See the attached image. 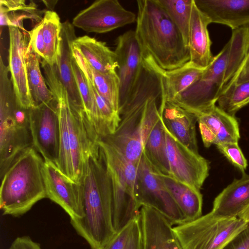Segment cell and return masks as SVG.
<instances>
[{
    "mask_svg": "<svg viewBox=\"0 0 249 249\" xmlns=\"http://www.w3.org/2000/svg\"><path fill=\"white\" fill-rule=\"evenodd\" d=\"M199 128L204 146L209 147L213 144H216V138L213 132L204 124L198 123Z\"/></svg>",
    "mask_w": 249,
    "mask_h": 249,
    "instance_id": "39",
    "label": "cell"
},
{
    "mask_svg": "<svg viewBox=\"0 0 249 249\" xmlns=\"http://www.w3.org/2000/svg\"><path fill=\"white\" fill-rule=\"evenodd\" d=\"M181 33L188 48L190 18L194 0H158Z\"/></svg>",
    "mask_w": 249,
    "mask_h": 249,
    "instance_id": "31",
    "label": "cell"
},
{
    "mask_svg": "<svg viewBox=\"0 0 249 249\" xmlns=\"http://www.w3.org/2000/svg\"><path fill=\"white\" fill-rule=\"evenodd\" d=\"M72 67L86 115L100 139L104 137L102 122L91 85L73 56Z\"/></svg>",
    "mask_w": 249,
    "mask_h": 249,
    "instance_id": "29",
    "label": "cell"
},
{
    "mask_svg": "<svg viewBox=\"0 0 249 249\" xmlns=\"http://www.w3.org/2000/svg\"><path fill=\"white\" fill-rule=\"evenodd\" d=\"M211 23L227 25L232 30L249 26V0H194Z\"/></svg>",
    "mask_w": 249,
    "mask_h": 249,
    "instance_id": "18",
    "label": "cell"
},
{
    "mask_svg": "<svg viewBox=\"0 0 249 249\" xmlns=\"http://www.w3.org/2000/svg\"><path fill=\"white\" fill-rule=\"evenodd\" d=\"M42 20L28 32L29 41L28 45L31 46L35 52L41 58H45V43L43 35Z\"/></svg>",
    "mask_w": 249,
    "mask_h": 249,
    "instance_id": "35",
    "label": "cell"
},
{
    "mask_svg": "<svg viewBox=\"0 0 249 249\" xmlns=\"http://www.w3.org/2000/svg\"><path fill=\"white\" fill-rule=\"evenodd\" d=\"M135 30L143 53L165 71L181 67L190 53L179 31L158 0H137Z\"/></svg>",
    "mask_w": 249,
    "mask_h": 249,
    "instance_id": "3",
    "label": "cell"
},
{
    "mask_svg": "<svg viewBox=\"0 0 249 249\" xmlns=\"http://www.w3.org/2000/svg\"><path fill=\"white\" fill-rule=\"evenodd\" d=\"M230 40L198 79L172 102L193 113L215 105L233 76L249 47V26L232 30Z\"/></svg>",
    "mask_w": 249,
    "mask_h": 249,
    "instance_id": "4",
    "label": "cell"
},
{
    "mask_svg": "<svg viewBox=\"0 0 249 249\" xmlns=\"http://www.w3.org/2000/svg\"><path fill=\"white\" fill-rule=\"evenodd\" d=\"M77 185L83 217L70 223L91 249H103L116 232L112 182L100 146L87 159Z\"/></svg>",
    "mask_w": 249,
    "mask_h": 249,
    "instance_id": "1",
    "label": "cell"
},
{
    "mask_svg": "<svg viewBox=\"0 0 249 249\" xmlns=\"http://www.w3.org/2000/svg\"><path fill=\"white\" fill-rule=\"evenodd\" d=\"M140 217L142 249H182L173 225L163 215L152 208L142 206Z\"/></svg>",
    "mask_w": 249,
    "mask_h": 249,
    "instance_id": "17",
    "label": "cell"
},
{
    "mask_svg": "<svg viewBox=\"0 0 249 249\" xmlns=\"http://www.w3.org/2000/svg\"><path fill=\"white\" fill-rule=\"evenodd\" d=\"M42 157L33 147L22 151L1 178L0 208L3 215L20 216L46 197Z\"/></svg>",
    "mask_w": 249,
    "mask_h": 249,
    "instance_id": "5",
    "label": "cell"
},
{
    "mask_svg": "<svg viewBox=\"0 0 249 249\" xmlns=\"http://www.w3.org/2000/svg\"><path fill=\"white\" fill-rule=\"evenodd\" d=\"M162 122L168 130L182 143L198 153L196 116L173 102L166 101L159 107Z\"/></svg>",
    "mask_w": 249,
    "mask_h": 249,
    "instance_id": "19",
    "label": "cell"
},
{
    "mask_svg": "<svg viewBox=\"0 0 249 249\" xmlns=\"http://www.w3.org/2000/svg\"><path fill=\"white\" fill-rule=\"evenodd\" d=\"M249 223L239 217H224L211 211L173 227L182 249H222Z\"/></svg>",
    "mask_w": 249,
    "mask_h": 249,
    "instance_id": "7",
    "label": "cell"
},
{
    "mask_svg": "<svg viewBox=\"0 0 249 249\" xmlns=\"http://www.w3.org/2000/svg\"><path fill=\"white\" fill-rule=\"evenodd\" d=\"M9 68L18 104L25 109L34 106L28 85L25 53L29 36L18 27L9 26Z\"/></svg>",
    "mask_w": 249,
    "mask_h": 249,
    "instance_id": "14",
    "label": "cell"
},
{
    "mask_svg": "<svg viewBox=\"0 0 249 249\" xmlns=\"http://www.w3.org/2000/svg\"><path fill=\"white\" fill-rule=\"evenodd\" d=\"M159 177L183 215L186 222L202 215L203 199L200 191L159 172Z\"/></svg>",
    "mask_w": 249,
    "mask_h": 249,
    "instance_id": "22",
    "label": "cell"
},
{
    "mask_svg": "<svg viewBox=\"0 0 249 249\" xmlns=\"http://www.w3.org/2000/svg\"><path fill=\"white\" fill-rule=\"evenodd\" d=\"M198 123L206 124L216 138L215 145L225 142H238L240 138L239 124L234 116L226 113L215 105L192 113Z\"/></svg>",
    "mask_w": 249,
    "mask_h": 249,
    "instance_id": "23",
    "label": "cell"
},
{
    "mask_svg": "<svg viewBox=\"0 0 249 249\" xmlns=\"http://www.w3.org/2000/svg\"><path fill=\"white\" fill-rule=\"evenodd\" d=\"M117 73L120 79V107L131 92L141 71L143 54L135 31L129 30L116 40Z\"/></svg>",
    "mask_w": 249,
    "mask_h": 249,
    "instance_id": "13",
    "label": "cell"
},
{
    "mask_svg": "<svg viewBox=\"0 0 249 249\" xmlns=\"http://www.w3.org/2000/svg\"><path fill=\"white\" fill-rule=\"evenodd\" d=\"M205 70L189 61L177 69L164 70L163 83L166 101H172L186 91L198 79Z\"/></svg>",
    "mask_w": 249,
    "mask_h": 249,
    "instance_id": "26",
    "label": "cell"
},
{
    "mask_svg": "<svg viewBox=\"0 0 249 249\" xmlns=\"http://www.w3.org/2000/svg\"><path fill=\"white\" fill-rule=\"evenodd\" d=\"M143 154L158 172L169 174L166 155L165 132L161 115L149 131L144 144Z\"/></svg>",
    "mask_w": 249,
    "mask_h": 249,
    "instance_id": "27",
    "label": "cell"
},
{
    "mask_svg": "<svg viewBox=\"0 0 249 249\" xmlns=\"http://www.w3.org/2000/svg\"><path fill=\"white\" fill-rule=\"evenodd\" d=\"M160 105L155 98L149 99L144 104H124L120 107L121 121L115 132L100 139L114 146L129 160L139 163L146 138L160 116Z\"/></svg>",
    "mask_w": 249,
    "mask_h": 249,
    "instance_id": "6",
    "label": "cell"
},
{
    "mask_svg": "<svg viewBox=\"0 0 249 249\" xmlns=\"http://www.w3.org/2000/svg\"><path fill=\"white\" fill-rule=\"evenodd\" d=\"M0 178L15 158L26 148L33 146L29 109L18 102L0 106Z\"/></svg>",
    "mask_w": 249,
    "mask_h": 249,
    "instance_id": "8",
    "label": "cell"
},
{
    "mask_svg": "<svg viewBox=\"0 0 249 249\" xmlns=\"http://www.w3.org/2000/svg\"><path fill=\"white\" fill-rule=\"evenodd\" d=\"M72 53L76 63L88 80L112 107L119 113L120 79L117 71L103 74L96 71L73 45Z\"/></svg>",
    "mask_w": 249,
    "mask_h": 249,
    "instance_id": "24",
    "label": "cell"
},
{
    "mask_svg": "<svg viewBox=\"0 0 249 249\" xmlns=\"http://www.w3.org/2000/svg\"><path fill=\"white\" fill-rule=\"evenodd\" d=\"M8 249H41L38 243L33 241L28 236L16 238Z\"/></svg>",
    "mask_w": 249,
    "mask_h": 249,
    "instance_id": "38",
    "label": "cell"
},
{
    "mask_svg": "<svg viewBox=\"0 0 249 249\" xmlns=\"http://www.w3.org/2000/svg\"><path fill=\"white\" fill-rule=\"evenodd\" d=\"M140 216L116 232L103 249H142Z\"/></svg>",
    "mask_w": 249,
    "mask_h": 249,
    "instance_id": "32",
    "label": "cell"
},
{
    "mask_svg": "<svg viewBox=\"0 0 249 249\" xmlns=\"http://www.w3.org/2000/svg\"><path fill=\"white\" fill-rule=\"evenodd\" d=\"M42 68L46 83L58 103L60 122V149L57 167L70 179L78 183L89 156L99 147L100 138L85 112L71 104L55 67L48 64Z\"/></svg>",
    "mask_w": 249,
    "mask_h": 249,
    "instance_id": "2",
    "label": "cell"
},
{
    "mask_svg": "<svg viewBox=\"0 0 249 249\" xmlns=\"http://www.w3.org/2000/svg\"><path fill=\"white\" fill-rule=\"evenodd\" d=\"M162 123L165 132L169 175L200 191L209 175V161L182 143L168 130L163 122Z\"/></svg>",
    "mask_w": 249,
    "mask_h": 249,
    "instance_id": "9",
    "label": "cell"
},
{
    "mask_svg": "<svg viewBox=\"0 0 249 249\" xmlns=\"http://www.w3.org/2000/svg\"><path fill=\"white\" fill-rule=\"evenodd\" d=\"M40 58L28 45L25 53V61L28 85L34 106L54 99L40 70Z\"/></svg>",
    "mask_w": 249,
    "mask_h": 249,
    "instance_id": "28",
    "label": "cell"
},
{
    "mask_svg": "<svg viewBox=\"0 0 249 249\" xmlns=\"http://www.w3.org/2000/svg\"><path fill=\"white\" fill-rule=\"evenodd\" d=\"M222 249H249V223L244 230L229 241Z\"/></svg>",
    "mask_w": 249,
    "mask_h": 249,
    "instance_id": "37",
    "label": "cell"
},
{
    "mask_svg": "<svg viewBox=\"0 0 249 249\" xmlns=\"http://www.w3.org/2000/svg\"><path fill=\"white\" fill-rule=\"evenodd\" d=\"M42 171L46 197L59 205L71 219L81 218L77 184L52 162L44 160Z\"/></svg>",
    "mask_w": 249,
    "mask_h": 249,
    "instance_id": "15",
    "label": "cell"
},
{
    "mask_svg": "<svg viewBox=\"0 0 249 249\" xmlns=\"http://www.w3.org/2000/svg\"><path fill=\"white\" fill-rule=\"evenodd\" d=\"M43 35L45 43V58L48 64H55L59 47L62 23L58 14L47 10L42 19Z\"/></svg>",
    "mask_w": 249,
    "mask_h": 249,
    "instance_id": "30",
    "label": "cell"
},
{
    "mask_svg": "<svg viewBox=\"0 0 249 249\" xmlns=\"http://www.w3.org/2000/svg\"><path fill=\"white\" fill-rule=\"evenodd\" d=\"M218 149L242 173H245L248 162L238 142H225L216 145Z\"/></svg>",
    "mask_w": 249,
    "mask_h": 249,
    "instance_id": "34",
    "label": "cell"
},
{
    "mask_svg": "<svg viewBox=\"0 0 249 249\" xmlns=\"http://www.w3.org/2000/svg\"><path fill=\"white\" fill-rule=\"evenodd\" d=\"M73 45L80 52L90 66L103 74L117 71V55L105 42L87 36L77 37Z\"/></svg>",
    "mask_w": 249,
    "mask_h": 249,
    "instance_id": "25",
    "label": "cell"
},
{
    "mask_svg": "<svg viewBox=\"0 0 249 249\" xmlns=\"http://www.w3.org/2000/svg\"><path fill=\"white\" fill-rule=\"evenodd\" d=\"M76 38L73 25L68 21L62 23L58 53L54 66L71 104L76 109L85 111L72 67V45Z\"/></svg>",
    "mask_w": 249,
    "mask_h": 249,
    "instance_id": "16",
    "label": "cell"
},
{
    "mask_svg": "<svg viewBox=\"0 0 249 249\" xmlns=\"http://www.w3.org/2000/svg\"><path fill=\"white\" fill-rule=\"evenodd\" d=\"M249 205V175L242 173L215 198L211 211L216 215L238 217Z\"/></svg>",
    "mask_w": 249,
    "mask_h": 249,
    "instance_id": "21",
    "label": "cell"
},
{
    "mask_svg": "<svg viewBox=\"0 0 249 249\" xmlns=\"http://www.w3.org/2000/svg\"><path fill=\"white\" fill-rule=\"evenodd\" d=\"M238 217L242 219L246 222L249 223V205L240 214Z\"/></svg>",
    "mask_w": 249,
    "mask_h": 249,
    "instance_id": "40",
    "label": "cell"
},
{
    "mask_svg": "<svg viewBox=\"0 0 249 249\" xmlns=\"http://www.w3.org/2000/svg\"><path fill=\"white\" fill-rule=\"evenodd\" d=\"M33 147L45 161L57 165L60 149L58 103L52 101L29 109Z\"/></svg>",
    "mask_w": 249,
    "mask_h": 249,
    "instance_id": "10",
    "label": "cell"
},
{
    "mask_svg": "<svg viewBox=\"0 0 249 249\" xmlns=\"http://www.w3.org/2000/svg\"><path fill=\"white\" fill-rule=\"evenodd\" d=\"M217 102L219 108L234 116L239 110L249 103V81L225 87Z\"/></svg>",
    "mask_w": 249,
    "mask_h": 249,
    "instance_id": "33",
    "label": "cell"
},
{
    "mask_svg": "<svg viewBox=\"0 0 249 249\" xmlns=\"http://www.w3.org/2000/svg\"><path fill=\"white\" fill-rule=\"evenodd\" d=\"M137 16L117 0H99L80 11L72 25L83 30L105 33L136 22Z\"/></svg>",
    "mask_w": 249,
    "mask_h": 249,
    "instance_id": "12",
    "label": "cell"
},
{
    "mask_svg": "<svg viewBox=\"0 0 249 249\" xmlns=\"http://www.w3.org/2000/svg\"><path fill=\"white\" fill-rule=\"evenodd\" d=\"M248 81H249V47L240 67L224 88Z\"/></svg>",
    "mask_w": 249,
    "mask_h": 249,
    "instance_id": "36",
    "label": "cell"
},
{
    "mask_svg": "<svg viewBox=\"0 0 249 249\" xmlns=\"http://www.w3.org/2000/svg\"><path fill=\"white\" fill-rule=\"evenodd\" d=\"M210 23L208 18L197 7L194 0L188 38L189 62L201 69H206L213 57L211 50L212 41L208 30Z\"/></svg>",
    "mask_w": 249,
    "mask_h": 249,
    "instance_id": "20",
    "label": "cell"
},
{
    "mask_svg": "<svg viewBox=\"0 0 249 249\" xmlns=\"http://www.w3.org/2000/svg\"><path fill=\"white\" fill-rule=\"evenodd\" d=\"M156 171L143 153L139 162L137 201L139 205L158 211L173 225H180L185 219L174 199L166 189Z\"/></svg>",
    "mask_w": 249,
    "mask_h": 249,
    "instance_id": "11",
    "label": "cell"
},
{
    "mask_svg": "<svg viewBox=\"0 0 249 249\" xmlns=\"http://www.w3.org/2000/svg\"><path fill=\"white\" fill-rule=\"evenodd\" d=\"M42 2L44 3L47 8L49 9L50 11H53V7L55 6L57 0H42Z\"/></svg>",
    "mask_w": 249,
    "mask_h": 249,
    "instance_id": "41",
    "label": "cell"
}]
</instances>
